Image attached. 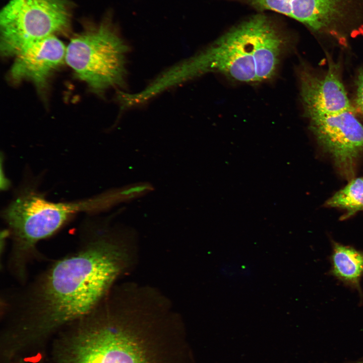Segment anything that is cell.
<instances>
[{"instance_id":"6da1fadb","label":"cell","mask_w":363,"mask_h":363,"mask_svg":"<svg viewBox=\"0 0 363 363\" xmlns=\"http://www.w3.org/2000/svg\"><path fill=\"white\" fill-rule=\"evenodd\" d=\"M76 251L56 261L6 302L11 334L44 336L86 316L106 298L136 260L133 238L97 229Z\"/></svg>"},{"instance_id":"7a4b0ae2","label":"cell","mask_w":363,"mask_h":363,"mask_svg":"<svg viewBox=\"0 0 363 363\" xmlns=\"http://www.w3.org/2000/svg\"><path fill=\"white\" fill-rule=\"evenodd\" d=\"M139 307L109 297L70 325L61 340L59 363H150L135 331Z\"/></svg>"},{"instance_id":"3957f363","label":"cell","mask_w":363,"mask_h":363,"mask_svg":"<svg viewBox=\"0 0 363 363\" xmlns=\"http://www.w3.org/2000/svg\"><path fill=\"white\" fill-rule=\"evenodd\" d=\"M91 206V202L55 203L34 193L24 194L13 201L4 212L11 233L12 245L8 267L21 283L37 244L53 234L76 212Z\"/></svg>"},{"instance_id":"277c9868","label":"cell","mask_w":363,"mask_h":363,"mask_svg":"<svg viewBox=\"0 0 363 363\" xmlns=\"http://www.w3.org/2000/svg\"><path fill=\"white\" fill-rule=\"evenodd\" d=\"M260 23L259 15L234 27L206 49L168 70L174 85L210 72L233 80L257 82L253 51Z\"/></svg>"},{"instance_id":"5b68a950","label":"cell","mask_w":363,"mask_h":363,"mask_svg":"<svg viewBox=\"0 0 363 363\" xmlns=\"http://www.w3.org/2000/svg\"><path fill=\"white\" fill-rule=\"evenodd\" d=\"M129 47L112 24L104 21L74 37L65 60L81 80L96 91L124 86Z\"/></svg>"},{"instance_id":"8992f818","label":"cell","mask_w":363,"mask_h":363,"mask_svg":"<svg viewBox=\"0 0 363 363\" xmlns=\"http://www.w3.org/2000/svg\"><path fill=\"white\" fill-rule=\"evenodd\" d=\"M68 0H9L0 13L1 50L15 55L25 45L69 28Z\"/></svg>"},{"instance_id":"52a82bcc","label":"cell","mask_w":363,"mask_h":363,"mask_svg":"<svg viewBox=\"0 0 363 363\" xmlns=\"http://www.w3.org/2000/svg\"><path fill=\"white\" fill-rule=\"evenodd\" d=\"M309 119L319 145L331 157L338 172L347 179L353 178L363 155V126L354 110Z\"/></svg>"},{"instance_id":"ba28073f","label":"cell","mask_w":363,"mask_h":363,"mask_svg":"<svg viewBox=\"0 0 363 363\" xmlns=\"http://www.w3.org/2000/svg\"><path fill=\"white\" fill-rule=\"evenodd\" d=\"M298 77L304 113L308 118L354 110L343 84L339 64L329 60L323 76L302 65Z\"/></svg>"},{"instance_id":"9c48e42d","label":"cell","mask_w":363,"mask_h":363,"mask_svg":"<svg viewBox=\"0 0 363 363\" xmlns=\"http://www.w3.org/2000/svg\"><path fill=\"white\" fill-rule=\"evenodd\" d=\"M66 52V47L55 35L32 42L15 54L11 77L16 81H31L40 87L65 60Z\"/></svg>"},{"instance_id":"30bf717a","label":"cell","mask_w":363,"mask_h":363,"mask_svg":"<svg viewBox=\"0 0 363 363\" xmlns=\"http://www.w3.org/2000/svg\"><path fill=\"white\" fill-rule=\"evenodd\" d=\"M363 20V0H305L302 24L319 34L340 38Z\"/></svg>"},{"instance_id":"8fae6325","label":"cell","mask_w":363,"mask_h":363,"mask_svg":"<svg viewBox=\"0 0 363 363\" xmlns=\"http://www.w3.org/2000/svg\"><path fill=\"white\" fill-rule=\"evenodd\" d=\"M287 45V39L275 25L263 15L253 51L257 82L273 78Z\"/></svg>"},{"instance_id":"7c38bea8","label":"cell","mask_w":363,"mask_h":363,"mask_svg":"<svg viewBox=\"0 0 363 363\" xmlns=\"http://www.w3.org/2000/svg\"><path fill=\"white\" fill-rule=\"evenodd\" d=\"M331 243L330 274L356 290L362 299L360 284L363 277V251L333 240Z\"/></svg>"},{"instance_id":"4fadbf2b","label":"cell","mask_w":363,"mask_h":363,"mask_svg":"<svg viewBox=\"0 0 363 363\" xmlns=\"http://www.w3.org/2000/svg\"><path fill=\"white\" fill-rule=\"evenodd\" d=\"M325 206L346 211L343 219L363 211V177L351 179L347 185L327 201Z\"/></svg>"},{"instance_id":"5bb4252c","label":"cell","mask_w":363,"mask_h":363,"mask_svg":"<svg viewBox=\"0 0 363 363\" xmlns=\"http://www.w3.org/2000/svg\"><path fill=\"white\" fill-rule=\"evenodd\" d=\"M222 274L234 279L251 275V270L244 264L229 263L222 267Z\"/></svg>"},{"instance_id":"9a60e30c","label":"cell","mask_w":363,"mask_h":363,"mask_svg":"<svg viewBox=\"0 0 363 363\" xmlns=\"http://www.w3.org/2000/svg\"><path fill=\"white\" fill-rule=\"evenodd\" d=\"M354 102L357 111L363 116V69L359 70L356 79Z\"/></svg>"},{"instance_id":"2e32d148","label":"cell","mask_w":363,"mask_h":363,"mask_svg":"<svg viewBox=\"0 0 363 363\" xmlns=\"http://www.w3.org/2000/svg\"><path fill=\"white\" fill-rule=\"evenodd\" d=\"M304 4H305V0H304V7H303V10H302V13L301 18V20H300V23H301V22L302 18L303 12H304Z\"/></svg>"}]
</instances>
